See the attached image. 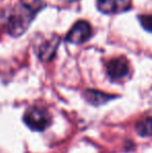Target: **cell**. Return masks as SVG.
Returning <instances> with one entry per match:
<instances>
[{"label":"cell","instance_id":"cell-1","mask_svg":"<svg viewBox=\"0 0 152 153\" xmlns=\"http://www.w3.org/2000/svg\"><path fill=\"white\" fill-rule=\"evenodd\" d=\"M45 5L42 0H22L19 5L0 14V26L10 36H21Z\"/></svg>","mask_w":152,"mask_h":153},{"label":"cell","instance_id":"cell-2","mask_svg":"<svg viewBox=\"0 0 152 153\" xmlns=\"http://www.w3.org/2000/svg\"><path fill=\"white\" fill-rule=\"evenodd\" d=\"M23 120L30 129L43 131L50 125L51 117L49 111L44 107L33 106L25 111Z\"/></svg>","mask_w":152,"mask_h":153},{"label":"cell","instance_id":"cell-3","mask_svg":"<svg viewBox=\"0 0 152 153\" xmlns=\"http://www.w3.org/2000/svg\"><path fill=\"white\" fill-rule=\"evenodd\" d=\"M92 36V27L87 21H77L66 36V41L72 44H83Z\"/></svg>","mask_w":152,"mask_h":153},{"label":"cell","instance_id":"cell-4","mask_svg":"<svg viewBox=\"0 0 152 153\" xmlns=\"http://www.w3.org/2000/svg\"><path fill=\"white\" fill-rule=\"evenodd\" d=\"M106 73L112 80H120L129 73V66L125 57L113 59L106 65Z\"/></svg>","mask_w":152,"mask_h":153},{"label":"cell","instance_id":"cell-5","mask_svg":"<svg viewBox=\"0 0 152 153\" xmlns=\"http://www.w3.org/2000/svg\"><path fill=\"white\" fill-rule=\"evenodd\" d=\"M97 7L106 15L119 14L131 7V0H97Z\"/></svg>","mask_w":152,"mask_h":153},{"label":"cell","instance_id":"cell-6","mask_svg":"<svg viewBox=\"0 0 152 153\" xmlns=\"http://www.w3.org/2000/svg\"><path fill=\"white\" fill-rule=\"evenodd\" d=\"M59 38H57V36H53L50 41H47V42L43 43L42 46H40L38 51L39 57L42 61L45 62L51 61L54 57L56 49L59 47Z\"/></svg>","mask_w":152,"mask_h":153},{"label":"cell","instance_id":"cell-7","mask_svg":"<svg viewBox=\"0 0 152 153\" xmlns=\"http://www.w3.org/2000/svg\"><path fill=\"white\" fill-rule=\"evenodd\" d=\"M85 98L89 101L90 103L95 105H100L103 104V103L110 101V99L114 98V96H110V95L104 94L102 92L99 91H93V90H89V91L85 92Z\"/></svg>","mask_w":152,"mask_h":153},{"label":"cell","instance_id":"cell-8","mask_svg":"<svg viewBox=\"0 0 152 153\" xmlns=\"http://www.w3.org/2000/svg\"><path fill=\"white\" fill-rule=\"evenodd\" d=\"M136 132L141 137H151L152 135V118L148 117L141 120L136 125Z\"/></svg>","mask_w":152,"mask_h":153},{"label":"cell","instance_id":"cell-9","mask_svg":"<svg viewBox=\"0 0 152 153\" xmlns=\"http://www.w3.org/2000/svg\"><path fill=\"white\" fill-rule=\"evenodd\" d=\"M139 21L143 28L149 32H152V15H141L139 16Z\"/></svg>","mask_w":152,"mask_h":153}]
</instances>
